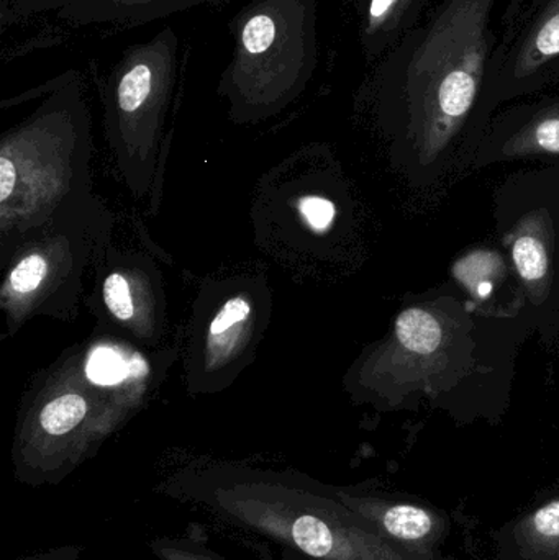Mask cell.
I'll return each instance as SVG.
<instances>
[{"label":"cell","instance_id":"9a60e30c","mask_svg":"<svg viewBox=\"0 0 559 560\" xmlns=\"http://www.w3.org/2000/svg\"><path fill=\"white\" fill-rule=\"evenodd\" d=\"M253 305L246 296L235 295L226 300L213 315L209 326V346L223 355L235 348L252 318Z\"/></svg>","mask_w":559,"mask_h":560},{"label":"cell","instance_id":"44dd1931","mask_svg":"<svg viewBox=\"0 0 559 560\" xmlns=\"http://www.w3.org/2000/svg\"><path fill=\"white\" fill-rule=\"evenodd\" d=\"M82 548L79 546H59V548L46 549L35 555L23 556L19 560H79Z\"/></svg>","mask_w":559,"mask_h":560},{"label":"cell","instance_id":"ac0fdd59","mask_svg":"<svg viewBox=\"0 0 559 560\" xmlns=\"http://www.w3.org/2000/svg\"><path fill=\"white\" fill-rule=\"evenodd\" d=\"M102 299L110 315L118 322H131L135 316L133 290L130 280L120 272H112L102 283Z\"/></svg>","mask_w":559,"mask_h":560},{"label":"cell","instance_id":"8992f818","mask_svg":"<svg viewBox=\"0 0 559 560\" xmlns=\"http://www.w3.org/2000/svg\"><path fill=\"white\" fill-rule=\"evenodd\" d=\"M179 39L171 26L130 46L107 84L108 128L118 140L150 141L163 124L173 95Z\"/></svg>","mask_w":559,"mask_h":560},{"label":"cell","instance_id":"6da1fadb","mask_svg":"<svg viewBox=\"0 0 559 560\" xmlns=\"http://www.w3.org/2000/svg\"><path fill=\"white\" fill-rule=\"evenodd\" d=\"M498 0H442L374 72L371 94L389 158L417 192L473 170L498 114Z\"/></svg>","mask_w":559,"mask_h":560},{"label":"cell","instance_id":"4fadbf2b","mask_svg":"<svg viewBox=\"0 0 559 560\" xmlns=\"http://www.w3.org/2000/svg\"><path fill=\"white\" fill-rule=\"evenodd\" d=\"M429 0H358L360 39L370 59H383L419 25Z\"/></svg>","mask_w":559,"mask_h":560},{"label":"cell","instance_id":"5b68a950","mask_svg":"<svg viewBox=\"0 0 559 560\" xmlns=\"http://www.w3.org/2000/svg\"><path fill=\"white\" fill-rule=\"evenodd\" d=\"M496 238L540 341L559 354V166L522 170L492 192Z\"/></svg>","mask_w":559,"mask_h":560},{"label":"cell","instance_id":"7402d4cb","mask_svg":"<svg viewBox=\"0 0 559 560\" xmlns=\"http://www.w3.org/2000/svg\"><path fill=\"white\" fill-rule=\"evenodd\" d=\"M265 560H275V559H272L271 556H269L268 552H266Z\"/></svg>","mask_w":559,"mask_h":560},{"label":"cell","instance_id":"e0dca14e","mask_svg":"<svg viewBox=\"0 0 559 560\" xmlns=\"http://www.w3.org/2000/svg\"><path fill=\"white\" fill-rule=\"evenodd\" d=\"M48 261L42 253L23 256L7 279V289L16 299L32 295L48 278Z\"/></svg>","mask_w":559,"mask_h":560},{"label":"cell","instance_id":"2e32d148","mask_svg":"<svg viewBox=\"0 0 559 560\" xmlns=\"http://www.w3.org/2000/svg\"><path fill=\"white\" fill-rule=\"evenodd\" d=\"M151 555L158 560H229L213 551L197 536H160L148 542Z\"/></svg>","mask_w":559,"mask_h":560},{"label":"cell","instance_id":"ba28073f","mask_svg":"<svg viewBox=\"0 0 559 560\" xmlns=\"http://www.w3.org/2000/svg\"><path fill=\"white\" fill-rule=\"evenodd\" d=\"M338 499L387 541L427 558H442L453 532L445 510L422 497L387 492L370 483L335 486Z\"/></svg>","mask_w":559,"mask_h":560},{"label":"cell","instance_id":"30bf717a","mask_svg":"<svg viewBox=\"0 0 559 560\" xmlns=\"http://www.w3.org/2000/svg\"><path fill=\"white\" fill-rule=\"evenodd\" d=\"M450 278L481 315L528 322L521 285L498 243L476 245L456 256Z\"/></svg>","mask_w":559,"mask_h":560},{"label":"cell","instance_id":"3957f363","mask_svg":"<svg viewBox=\"0 0 559 560\" xmlns=\"http://www.w3.org/2000/svg\"><path fill=\"white\" fill-rule=\"evenodd\" d=\"M158 492L275 542L289 560H453L414 555L387 541L338 499L335 486L295 470L189 467Z\"/></svg>","mask_w":559,"mask_h":560},{"label":"cell","instance_id":"8fae6325","mask_svg":"<svg viewBox=\"0 0 559 560\" xmlns=\"http://www.w3.org/2000/svg\"><path fill=\"white\" fill-rule=\"evenodd\" d=\"M15 12H46L55 10L58 16L79 23H118L137 26L197 5H216L226 0H10Z\"/></svg>","mask_w":559,"mask_h":560},{"label":"cell","instance_id":"52a82bcc","mask_svg":"<svg viewBox=\"0 0 559 560\" xmlns=\"http://www.w3.org/2000/svg\"><path fill=\"white\" fill-rule=\"evenodd\" d=\"M559 88V0H527L501 33L496 74L498 107Z\"/></svg>","mask_w":559,"mask_h":560},{"label":"cell","instance_id":"ffe728a7","mask_svg":"<svg viewBox=\"0 0 559 560\" xmlns=\"http://www.w3.org/2000/svg\"><path fill=\"white\" fill-rule=\"evenodd\" d=\"M16 187V166L13 156L9 151L3 150L0 156V202L5 206L10 197L15 192Z\"/></svg>","mask_w":559,"mask_h":560},{"label":"cell","instance_id":"7c38bea8","mask_svg":"<svg viewBox=\"0 0 559 560\" xmlns=\"http://www.w3.org/2000/svg\"><path fill=\"white\" fill-rule=\"evenodd\" d=\"M498 560H559V489L492 533Z\"/></svg>","mask_w":559,"mask_h":560},{"label":"cell","instance_id":"277c9868","mask_svg":"<svg viewBox=\"0 0 559 560\" xmlns=\"http://www.w3.org/2000/svg\"><path fill=\"white\" fill-rule=\"evenodd\" d=\"M232 61L220 92L249 114L294 101L318 65L317 0H253L230 23Z\"/></svg>","mask_w":559,"mask_h":560},{"label":"cell","instance_id":"d6986e66","mask_svg":"<svg viewBox=\"0 0 559 560\" xmlns=\"http://www.w3.org/2000/svg\"><path fill=\"white\" fill-rule=\"evenodd\" d=\"M299 213L305 225L314 233H327L337 219V207L330 199L321 196H305L299 202Z\"/></svg>","mask_w":559,"mask_h":560},{"label":"cell","instance_id":"5bb4252c","mask_svg":"<svg viewBox=\"0 0 559 560\" xmlns=\"http://www.w3.org/2000/svg\"><path fill=\"white\" fill-rule=\"evenodd\" d=\"M143 361L131 359L112 345H101L92 349L85 361V375L89 381L102 387H117L143 374Z\"/></svg>","mask_w":559,"mask_h":560},{"label":"cell","instance_id":"9c48e42d","mask_svg":"<svg viewBox=\"0 0 559 560\" xmlns=\"http://www.w3.org/2000/svg\"><path fill=\"white\" fill-rule=\"evenodd\" d=\"M528 161L559 166V89L496 114L473 170Z\"/></svg>","mask_w":559,"mask_h":560},{"label":"cell","instance_id":"7a4b0ae2","mask_svg":"<svg viewBox=\"0 0 559 560\" xmlns=\"http://www.w3.org/2000/svg\"><path fill=\"white\" fill-rule=\"evenodd\" d=\"M532 335L525 319L481 315L452 282L410 293L361 362V397L380 410L443 411L459 424L499 421Z\"/></svg>","mask_w":559,"mask_h":560}]
</instances>
